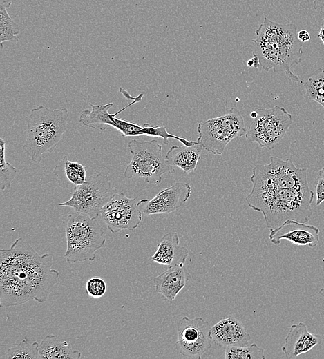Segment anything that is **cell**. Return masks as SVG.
<instances>
[{
  "mask_svg": "<svg viewBox=\"0 0 324 359\" xmlns=\"http://www.w3.org/2000/svg\"><path fill=\"white\" fill-rule=\"evenodd\" d=\"M53 255H39L19 237L9 249L0 250V305L10 307L30 300L47 301L59 272L52 268Z\"/></svg>",
  "mask_w": 324,
  "mask_h": 359,
  "instance_id": "1",
  "label": "cell"
},
{
  "mask_svg": "<svg viewBox=\"0 0 324 359\" xmlns=\"http://www.w3.org/2000/svg\"><path fill=\"white\" fill-rule=\"evenodd\" d=\"M297 34L294 23H279L264 17L251 40L255 45L253 55L258 57L260 67L267 72H284L291 81L302 83L292 70L303 55V43Z\"/></svg>",
  "mask_w": 324,
  "mask_h": 359,
  "instance_id": "2",
  "label": "cell"
},
{
  "mask_svg": "<svg viewBox=\"0 0 324 359\" xmlns=\"http://www.w3.org/2000/svg\"><path fill=\"white\" fill-rule=\"evenodd\" d=\"M314 193L304 189L253 188L245 201L254 211L262 213L266 226L273 230L289 220L306 223L312 215Z\"/></svg>",
  "mask_w": 324,
  "mask_h": 359,
  "instance_id": "3",
  "label": "cell"
},
{
  "mask_svg": "<svg viewBox=\"0 0 324 359\" xmlns=\"http://www.w3.org/2000/svg\"><path fill=\"white\" fill-rule=\"evenodd\" d=\"M66 108L50 109L43 105L33 108L25 117L26 139L23 149L34 163H40L46 153L53 152L67 130Z\"/></svg>",
  "mask_w": 324,
  "mask_h": 359,
  "instance_id": "4",
  "label": "cell"
},
{
  "mask_svg": "<svg viewBox=\"0 0 324 359\" xmlns=\"http://www.w3.org/2000/svg\"><path fill=\"white\" fill-rule=\"evenodd\" d=\"M66 250L64 258L70 264L95 260V253L106 242L105 231L97 218L76 211L65 222Z\"/></svg>",
  "mask_w": 324,
  "mask_h": 359,
  "instance_id": "5",
  "label": "cell"
},
{
  "mask_svg": "<svg viewBox=\"0 0 324 359\" xmlns=\"http://www.w3.org/2000/svg\"><path fill=\"white\" fill-rule=\"evenodd\" d=\"M127 147L132 158L123 173L124 177L144 178L149 184H160L164 174L175 172L163 157L162 147L155 139H132Z\"/></svg>",
  "mask_w": 324,
  "mask_h": 359,
  "instance_id": "6",
  "label": "cell"
},
{
  "mask_svg": "<svg viewBox=\"0 0 324 359\" xmlns=\"http://www.w3.org/2000/svg\"><path fill=\"white\" fill-rule=\"evenodd\" d=\"M197 141L204 149L220 155L227 145L234 139L245 135L247 129L240 111L231 108L222 116L198 124Z\"/></svg>",
  "mask_w": 324,
  "mask_h": 359,
  "instance_id": "7",
  "label": "cell"
},
{
  "mask_svg": "<svg viewBox=\"0 0 324 359\" xmlns=\"http://www.w3.org/2000/svg\"><path fill=\"white\" fill-rule=\"evenodd\" d=\"M267 164H256L250 180L253 188L304 189L309 188L307 168L297 167L292 159L271 156Z\"/></svg>",
  "mask_w": 324,
  "mask_h": 359,
  "instance_id": "8",
  "label": "cell"
},
{
  "mask_svg": "<svg viewBox=\"0 0 324 359\" xmlns=\"http://www.w3.org/2000/svg\"><path fill=\"white\" fill-rule=\"evenodd\" d=\"M117 193L108 176L99 173L89 176L84 183L72 191L68 200L59 203V206H68L77 213L97 218L102 208Z\"/></svg>",
  "mask_w": 324,
  "mask_h": 359,
  "instance_id": "9",
  "label": "cell"
},
{
  "mask_svg": "<svg viewBox=\"0 0 324 359\" xmlns=\"http://www.w3.org/2000/svg\"><path fill=\"white\" fill-rule=\"evenodd\" d=\"M256 111L257 116L247 130L245 137L261 148L272 150L291 126L292 115L284 107L277 105L270 108H260Z\"/></svg>",
  "mask_w": 324,
  "mask_h": 359,
  "instance_id": "10",
  "label": "cell"
},
{
  "mask_svg": "<svg viewBox=\"0 0 324 359\" xmlns=\"http://www.w3.org/2000/svg\"><path fill=\"white\" fill-rule=\"evenodd\" d=\"M209 322L202 318L182 317L177 325L175 349L184 357L200 359L211 348Z\"/></svg>",
  "mask_w": 324,
  "mask_h": 359,
  "instance_id": "11",
  "label": "cell"
},
{
  "mask_svg": "<svg viewBox=\"0 0 324 359\" xmlns=\"http://www.w3.org/2000/svg\"><path fill=\"white\" fill-rule=\"evenodd\" d=\"M142 213L136 198L117 193L102 208L99 216L112 233L123 230H134L142 220Z\"/></svg>",
  "mask_w": 324,
  "mask_h": 359,
  "instance_id": "12",
  "label": "cell"
},
{
  "mask_svg": "<svg viewBox=\"0 0 324 359\" xmlns=\"http://www.w3.org/2000/svg\"><path fill=\"white\" fill-rule=\"evenodd\" d=\"M191 187L187 182H175L158 192L150 200L142 199L140 209L144 215L169 214L179 208L189 198Z\"/></svg>",
  "mask_w": 324,
  "mask_h": 359,
  "instance_id": "13",
  "label": "cell"
},
{
  "mask_svg": "<svg viewBox=\"0 0 324 359\" xmlns=\"http://www.w3.org/2000/svg\"><path fill=\"white\" fill-rule=\"evenodd\" d=\"M269 238L275 245L280 244L282 240H287L296 245L313 248L318 243L319 229L313 225L289 220L278 228L271 230Z\"/></svg>",
  "mask_w": 324,
  "mask_h": 359,
  "instance_id": "14",
  "label": "cell"
},
{
  "mask_svg": "<svg viewBox=\"0 0 324 359\" xmlns=\"http://www.w3.org/2000/svg\"><path fill=\"white\" fill-rule=\"evenodd\" d=\"M210 331L212 341L220 347L248 345L251 339L242 323L232 315L220 320Z\"/></svg>",
  "mask_w": 324,
  "mask_h": 359,
  "instance_id": "15",
  "label": "cell"
},
{
  "mask_svg": "<svg viewBox=\"0 0 324 359\" xmlns=\"http://www.w3.org/2000/svg\"><path fill=\"white\" fill-rule=\"evenodd\" d=\"M318 334L310 333L303 322L294 324L287 333L282 351L287 359H292L307 353L321 342Z\"/></svg>",
  "mask_w": 324,
  "mask_h": 359,
  "instance_id": "16",
  "label": "cell"
},
{
  "mask_svg": "<svg viewBox=\"0 0 324 359\" xmlns=\"http://www.w3.org/2000/svg\"><path fill=\"white\" fill-rule=\"evenodd\" d=\"M143 96V93H140L130 104L113 114L108 113L109 109L113 106L112 102L104 105H95L89 103L91 109H84L80 113L79 122L86 127L99 130L101 132L105 131L108 126L114 128L116 115L131 105L141 101Z\"/></svg>",
  "mask_w": 324,
  "mask_h": 359,
  "instance_id": "17",
  "label": "cell"
},
{
  "mask_svg": "<svg viewBox=\"0 0 324 359\" xmlns=\"http://www.w3.org/2000/svg\"><path fill=\"white\" fill-rule=\"evenodd\" d=\"M190 278L191 275L184 264L168 267L153 278L155 291L165 300L173 301Z\"/></svg>",
  "mask_w": 324,
  "mask_h": 359,
  "instance_id": "18",
  "label": "cell"
},
{
  "mask_svg": "<svg viewBox=\"0 0 324 359\" xmlns=\"http://www.w3.org/2000/svg\"><path fill=\"white\" fill-rule=\"evenodd\" d=\"M180 240L177 232H169L162 236L157 245L156 251L150 258L159 264L171 267L184 264L189 256V250L179 244Z\"/></svg>",
  "mask_w": 324,
  "mask_h": 359,
  "instance_id": "19",
  "label": "cell"
},
{
  "mask_svg": "<svg viewBox=\"0 0 324 359\" xmlns=\"http://www.w3.org/2000/svg\"><path fill=\"white\" fill-rule=\"evenodd\" d=\"M202 148L198 141L191 146L173 145L169 149L165 157L171 166L179 167L186 173H190L196 170Z\"/></svg>",
  "mask_w": 324,
  "mask_h": 359,
  "instance_id": "20",
  "label": "cell"
},
{
  "mask_svg": "<svg viewBox=\"0 0 324 359\" xmlns=\"http://www.w3.org/2000/svg\"><path fill=\"white\" fill-rule=\"evenodd\" d=\"M58 184L64 188L73 191L77 186L82 184L86 180V167L75 161H70L64 156L53 170Z\"/></svg>",
  "mask_w": 324,
  "mask_h": 359,
  "instance_id": "21",
  "label": "cell"
},
{
  "mask_svg": "<svg viewBox=\"0 0 324 359\" xmlns=\"http://www.w3.org/2000/svg\"><path fill=\"white\" fill-rule=\"evenodd\" d=\"M40 359H78L81 352L74 350L66 341H61L52 334H48L39 344Z\"/></svg>",
  "mask_w": 324,
  "mask_h": 359,
  "instance_id": "22",
  "label": "cell"
},
{
  "mask_svg": "<svg viewBox=\"0 0 324 359\" xmlns=\"http://www.w3.org/2000/svg\"><path fill=\"white\" fill-rule=\"evenodd\" d=\"M11 0H0V43L6 41L17 43L20 32L19 25L10 17L7 9L11 6Z\"/></svg>",
  "mask_w": 324,
  "mask_h": 359,
  "instance_id": "23",
  "label": "cell"
},
{
  "mask_svg": "<svg viewBox=\"0 0 324 359\" xmlns=\"http://www.w3.org/2000/svg\"><path fill=\"white\" fill-rule=\"evenodd\" d=\"M302 84L307 97L322 106L324 109V66L317 68L306 77ZM324 122V116L323 118Z\"/></svg>",
  "mask_w": 324,
  "mask_h": 359,
  "instance_id": "24",
  "label": "cell"
},
{
  "mask_svg": "<svg viewBox=\"0 0 324 359\" xmlns=\"http://www.w3.org/2000/svg\"><path fill=\"white\" fill-rule=\"evenodd\" d=\"M225 359H265L264 349L252 343L245 346L225 347Z\"/></svg>",
  "mask_w": 324,
  "mask_h": 359,
  "instance_id": "25",
  "label": "cell"
},
{
  "mask_svg": "<svg viewBox=\"0 0 324 359\" xmlns=\"http://www.w3.org/2000/svg\"><path fill=\"white\" fill-rule=\"evenodd\" d=\"M39 342L35 341L29 343L27 338H25L19 343L10 347L6 351L7 358H21V359H37L39 358Z\"/></svg>",
  "mask_w": 324,
  "mask_h": 359,
  "instance_id": "26",
  "label": "cell"
},
{
  "mask_svg": "<svg viewBox=\"0 0 324 359\" xmlns=\"http://www.w3.org/2000/svg\"><path fill=\"white\" fill-rule=\"evenodd\" d=\"M17 173V169L6 160V142L0 138V187L1 191L10 188Z\"/></svg>",
  "mask_w": 324,
  "mask_h": 359,
  "instance_id": "27",
  "label": "cell"
},
{
  "mask_svg": "<svg viewBox=\"0 0 324 359\" xmlns=\"http://www.w3.org/2000/svg\"><path fill=\"white\" fill-rule=\"evenodd\" d=\"M142 135H146L153 137L162 138L164 144H169V138L175 139L185 146H191L197 142V141H189L183 137H178L176 135L168 133L166 126H152L149 123L142 124V128L140 130Z\"/></svg>",
  "mask_w": 324,
  "mask_h": 359,
  "instance_id": "28",
  "label": "cell"
},
{
  "mask_svg": "<svg viewBox=\"0 0 324 359\" xmlns=\"http://www.w3.org/2000/svg\"><path fill=\"white\" fill-rule=\"evenodd\" d=\"M142 128V125L115 117V128L119 130L124 137L141 136L140 130Z\"/></svg>",
  "mask_w": 324,
  "mask_h": 359,
  "instance_id": "29",
  "label": "cell"
},
{
  "mask_svg": "<svg viewBox=\"0 0 324 359\" xmlns=\"http://www.w3.org/2000/svg\"><path fill=\"white\" fill-rule=\"evenodd\" d=\"M106 283L101 278H91L86 283L87 294L94 298L102 297L106 291Z\"/></svg>",
  "mask_w": 324,
  "mask_h": 359,
  "instance_id": "30",
  "label": "cell"
},
{
  "mask_svg": "<svg viewBox=\"0 0 324 359\" xmlns=\"http://www.w3.org/2000/svg\"><path fill=\"white\" fill-rule=\"evenodd\" d=\"M316 205H320L324 201V166L318 173L315 180Z\"/></svg>",
  "mask_w": 324,
  "mask_h": 359,
  "instance_id": "31",
  "label": "cell"
},
{
  "mask_svg": "<svg viewBox=\"0 0 324 359\" xmlns=\"http://www.w3.org/2000/svg\"><path fill=\"white\" fill-rule=\"evenodd\" d=\"M297 35L298 39L303 43L307 42L311 39L309 33L305 30H301Z\"/></svg>",
  "mask_w": 324,
  "mask_h": 359,
  "instance_id": "32",
  "label": "cell"
},
{
  "mask_svg": "<svg viewBox=\"0 0 324 359\" xmlns=\"http://www.w3.org/2000/svg\"><path fill=\"white\" fill-rule=\"evenodd\" d=\"M313 7L314 10L324 11V0H313Z\"/></svg>",
  "mask_w": 324,
  "mask_h": 359,
  "instance_id": "33",
  "label": "cell"
},
{
  "mask_svg": "<svg viewBox=\"0 0 324 359\" xmlns=\"http://www.w3.org/2000/svg\"><path fill=\"white\" fill-rule=\"evenodd\" d=\"M318 37L321 40L323 45L324 46V18L322 21L318 33Z\"/></svg>",
  "mask_w": 324,
  "mask_h": 359,
  "instance_id": "34",
  "label": "cell"
},
{
  "mask_svg": "<svg viewBox=\"0 0 324 359\" xmlns=\"http://www.w3.org/2000/svg\"><path fill=\"white\" fill-rule=\"evenodd\" d=\"M253 62V67L258 68L260 67V64L259 62V59L257 56L253 55V57L251 59Z\"/></svg>",
  "mask_w": 324,
  "mask_h": 359,
  "instance_id": "35",
  "label": "cell"
},
{
  "mask_svg": "<svg viewBox=\"0 0 324 359\" xmlns=\"http://www.w3.org/2000/svg\"><path fill=\"white\" fill-rule=\"evenodd\" d=\"M250 116H251V118L254 119L257 116V111H256V110H254V111H252L250 113Z\"/></svg>",
  "mask_w": 324,
  "mask_h": 359,
  "instance_id": "36",
  "label": "cell"
},
{
  "mask_svg": "<svg viewBox=\"0 0 324 359\" xmlns=\"http://www.w3.org/2000/svg\"><path fill=\"white\" fill-rule=\"evenodd\" d=\"M324 283V282H323ZM319 293L324 298V287L320 289Z\"/></svg>",
  "mask_w": 324,
  "mask_h": 359,
  "instance_id": "37",
  "label": "cell"
},
{
  "mask_svg": "<svg viewBox=\"0 0 324 359\" xmlns=\"http://www.w3.org/2000/svg\"><path fill=\"white\" fill-rule=\"evenodd\" d=\"M247 66H249V67H253V62H252L251 59H249L247 61Z\"/></svg>",
  "mask_w": 324,
  "mask_h": 359,
  "instance_id": "38",
  "label": "cell"
}]
</instances>
